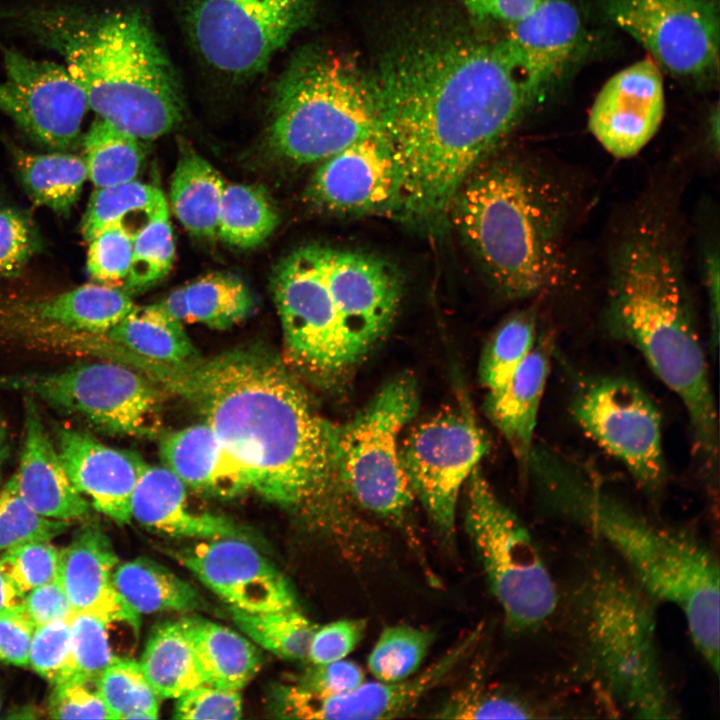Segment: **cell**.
Listing matches in <instances>:
<instances>
[{"label": "cell", "mask_w": 720, "mask_h": 720, "mask_svg": "<svg viewBox=\"0 0 720 720\" xmlns=\"http://www.w3.org/2000/svg\"><path fill=\"white\" fill-rule=\"evenodd\" d=\"M369 75L400 173L397 217L438 232L463 182L537 105L502 39L446 24L406 29Z\"/></svg>", "instance_id": "6da1fadb"}, {"label": "cell", "mask_w": 720, "mask_h": 720, "mask_svg": "<svg viewBox=\"0 0 720 720\" xmlns=\"http://www.w3.org/2000/svg\"><path fill=\"white\" fill-rule=\"evenodd\" d=\"M175 254L167 202L137 230L132 261L124 288L143 291L162 281L169 273Z\"/></svg>", "instance_id": "7bdbcfd3"}, {"label": "cell", "mask_w": 720, "mask_h": 720, "mask_svg": "<svg viewBox=\"0 0 720 720\" xmlns=\"http://www.w3.org/2000/svg\"><path fill=\"white\" fill-rule=\"evenodd\" d=\"M23 597L0 570V612L22 604Z\"/></svg>", "instance_id": "be15d7a7"}, {"label": "cell", "mask_w": 720, "mask_h": 720, "mask_svg": "<svg viewBox=\"0 0 720 720\" xmlns=\"http://www.w3.org/2000/svg\"><path fill=\"white\" fill-rule=\"evenodd\" d=\"M96 687L113 719H157L161 700L139 662L117 658L97 678Z\"/></svg>", "instance_id": "60d3db41"}, {"label": "cell", "mask_w": 720, "mask_h": 720, "mask_svg": "<svg viewBox=\"0 0 720 720\" xmlns=\"http://www.w3.org/2000/svg\"><path fill=\"white\" fill-rule=\"evenodd\" d=\"M314 0H188L186 22L215 70L248 77L263 70L310 20Z\"/></svg>", "instance_id": "7c38bea8"}, {"label": "cell", "mask_w": 720, "mask_h": 720, "mask_svg": "<svg viewBox=\"0 0 720 720\" xmlns=\"http://www.w3.org/2000/svg\"><path fill=\"white\" fill-rule=\"evenodd\" d=\"M225 183L219 172L193 150L180 154L170 185V204L192 235L213 238Z\"/></svg>", "instance_id": "4dcf8cb0"}, {"label": "cell", "mask_w": 720, "mask_h": 720, "mask_svg": "<svg viewBox=\"0 0 720 720\" xmlns=\"http://www.w3.org/2000/svg\"><path fill=\"white\" fill-rule=\"evenodd\" d=\"M117 564L107 535L95 525H86L60 549L57 577L74 612H91L138 631L140 615L122 599L112 581Z\"/></svg>", "instance_id": "cb8c5ba5"}, {"label": "cell", "mask_w": 720, "mask_h": 720, "mask_svg": "<svg viewBox=\"0 0 720 720\" xmlns=\"http://www.w3.org/2000/svg\"><path fill=\"white\" fill-rule=\"evenodd\" d=\"M131 517L153 533L176 539H247L232 520L193 508L187 486L165 466H143L131 498Z\"/></svg>", "instance_id": "484cf974"}, {"label": "cell", "mask_w": 720, "mask_h": 720, "mask_svg": "<svg viewBox=\"0 0 720 720\" xmlns=\"http://www.w3.org/2000/svg\"><path fill=\"white\" fill-rule=\"evenodd\" d=\"M536 316L522 310L505 319L484 349L479 376L487 391L505 383L536 345Z\"/></svg>", "instance_id": "ab89813d"}, {"label": "cell", "mask_w": 720, "mask_h": 720, "mask_svg": "<svg viewBox=\"0 0 720 720\" xmlns=\"http://www.w3.org/2000/svg\"><path fill=\"white\" fill-rule=\"evenodd\" d=\"M40 247L33 219L18 208L0 206V277L19 275Z\"/></svg>", "instance_id": "816d5d0a"}, {"label": "cell", "mask_w": 720, "mask_h": 720, "mask_svg": "<svg viewBox=\"0 0 720 720\" xmlns=\"http://www.w3.org/2000/svg\"><path fill=\"white\" fill-rule=\"evenodd\" d=\"M112 581L122 599L139 615L188 613L202 606V599L192 585L147 558L117 564Z\"/></svg>", "instance_id": "1f68e13d"}, {"label": "cell", "mask_w": 720, "mask_h": 720, "mask_svg": "<svg viewBox=\"0 0 720 720\" xmlns=\"http://www.w3.org/2000/svg\"><path fill=\"white\" fill-rule=\"evenodd\" d=\"M158 305L167 315L181 324L189 320L185 286L173 290L162 302L158 303Z\"/></svg>", "instance_id": "6125c7cd"}, {"label": "cell", "mask_w": 720, "mask_h": 720, "mask_svg": "<svg viewBox=\"0 0 720 720\" xmlns=\"http://www.w3.org/2000/svg\"><path fill=\"white\" fill-rule=\"evenodd\" d=\"M133 367L199 411L251 491L311 517L344 555L367 546L372 530L341 477L340 425L315 409L280 361L237 349L180 363L135 356Z\"/></svg>", "instance_id": "7a4b0ae2"}, {"label": "cell", "mask_w": 720, "mask_h": 720, "mask_svg": "<svg viewBox=\"0 0 720 720\" xmlns=\"http://www.w3.org/2000/svg\"><path fill=\"white\" fill-rule=\"evenodd\" d=\"M35 625L22 604L0 612V661L28 667L29 650Z\"/></svg>", "instance_id": "6f0895ef"}, {"label": "cell", "mask_w": 720, "mask_h": 720, "mask_svg": "<svg viewBox=\"0 0 720 720\" xmlns=\"http://www.w3.org/2000/svg\"><path fill=\"white\" fill-rule=\"evenodd\" d=\"M59 556L60 549L51 541H31L3 551L0 570L24 596L57 577Z\"/></svg>", "instance_id": "f907efd6"}, {"label": "cell", "mask_w": 720, "mask_h": 720, "mask_svg": "<svg viewBox=\"0 0 720 720\" xmlns=\"http://www.w3.org/2000/svg\"><path fill=\"white\" fill-rule=\"evenodd\" d=\"M0 387L24 392L54 410L111 435L153 437L161 427L160 387L115 360L0 376Z\"/></svg>", "instance_id": "30bf717a"}, {"label": "cell", "mask_w": 720, "mask_h": 720, "mask_svg": "<svg viewBox=\"0 0 720 720\" xmlns=\"http://www.w3.org/2000/svg\"><path fill=\"white\" fill-rule=\"evenodd\" d=\"M570 187L540 160H485L463 182L449 221L505 298L544 296L570 278Z\"/></svg>", "instance_id": "277c9868"}, {"label": "cell", "mask_w": 720, "mask_h": 720, "mask_svg": "<svg viewBox=\"0 0 720 720\" xmlns=\"http://www.w3.org/2000/svg\"><path fill=\"white\" fill-rule=\"evenodd\" d=\"M661 71L646 57L614 74L599 91L588 127L612 156H635L657 133L665 112Z\"/></svg>", "instance_id": "44dd1931"}, {"label": "cell", "mask_w": 720, "mask_h": 720, "mask_svg": "<svg viewBox=\"0 0 720 720\" xmlns=\"http://www.w3.org/2000/svg\"><path fill=\"white\" fill-rule=\"evenodd\" d=\"M166 199L157 187L135 180L96 188L90 197L81 223L85 241H90L108 226L125 223L128 216L150 217Z\"/></svg>", "instance_id": "b9f144b4"}, {"label": "cell", "mask_w": 720, "mask_h": 720, "mask_svg": "<svg viewBox=\"0 0 720 720\" xmlns=\"http://www.w3.org/2000/svg\"><path fill=\"white\" fill-rule=\"evenodd\" d=\"M481 634L480 626L474 628L424 671L402 681H364L339 695L317 694L300 686L285 687L279 695L280 714L289 718L332 720L402 717L412 712L472 653Z\"/></svg>", "instance_id": "e0dca14e"}, {"label": "cell", "mask_w": 720, "mask_h": 720, "mask_svg": "<svg viewBox=\"0 0 720 720\" xmlns=\"http://www.w3.org/2000/svg\"><path fill=\"white\" fill-rule=\"evenodd\" d=\"M170 552L230 608L249 613L298 608L286 576L246 538L197 540Z\"/></svg>", "instance_id": "ac0fdd59"}, {"label": "cell", "mask_w": 720, "mask_h": 720, "mask_svg": "<svg viewBox=\"0 0 720 720\" xmlns=\"http://www.w3.org/2000/svg\"><path fill=\"white\" fill-rule=\"evenodd\" d=\"M70 527L69 521L44 517L16 490L14 477L0 491V553L31 541H51Z\"/></svg>", "instance_id": "f6af8a7d"}, {"label": "cell", "mask_w": 720, "mask_h": 720, "mask_svg": "<svg viewBox=\"0 0 720 720\" xmlns=\"http://www.w3.org/2000/svg\"><path fill=\"white\" fill-rule=\"evenodd\" d=\"M475 18L510 26L532 12L543 0H458Z\"/></svg>", "instance_id": "91938a15"}, {"label": "cell", "mask_w": 720, "mask_h": 720, "mask_svg": "<svg viewBox=\"0 0 720 720\" xmlns=\"http://www.w3.org/2000/svg\"><path fill=\"white\" fill-rule=\"evenodd\" d=\"M18 32L60 55L101 119L140 140L182 119L173 68L146 18L135 10L94 11L66 4L5 12Z\"/></svg>", "instance_id": "3957f363"}, {"label": "cell", "mask_w": 720, "mask_h": 720, "mask_svg": "<svg viewBox=\"0 0 720 720\" xmlns=\"http://www.w3.org/2000/svg\"><path fill=\"white\" fill-rule=\"evenodd\" d=\"M309 196L318 207L335 214L396 217L401 179L383 133L358 140L322 160L310 182Z\"/></svg>", "instance_id": "d6986e66"}, {"label": "cell", "mask_w": 720, "mask_h": 720, "mask_svg": "<svg viewBox=\"0 0 720 720\" xmlns=\"http://www.w3.org/2000/svg\"><path fill=\"white\" fill-rule=\"evenodd\" d=\"M572 413L587 436L619 460L637 484L658 493L666 479L661 415L629 379L604 377L582 386Z\"/></svg>", "instance_id": "4fadbf2b"}, {"label": "cell", "mask_w": 720, "mask_h": 720, "mask_svg": "<svg viewBox=\"0 0 720 720\" xmlns=\"http://www.w3.org/2000/svg\"><path fill=\"white\" fill-rule=\"evenodd\" d=\"M366 630L363 619H340L317 627L310 642L308 656L312 664L345 659L359 644Z\"/></svg>", "instance_id": "11a10c76"}, {"label": "cell", "mask_w": 720, "mask_h": 720, "mask_svg": "<svg viewBox=\"0 0 720 720\" xmlns=\"http://www.w3.org/2000/svg\"><path fill=\"white\" fill-rule=\"evenodd\" d=\"M549 370V353L542 342L534 346L505 383L488 391L485 400L488 418L525 466L533 449L538 412Z\"/></svg>", "instance_id": "83f0119b"}, {"label": "cell", "mask_w": 720, "mask_h": 720, "mask_svg": "<svg viewBox=\"0 0 720 720\" xmlns=\"http://www.w3.org/2000/svg\"><path fill=\"white\" fill-rule=\"evenodd\" d=\"M135 233L126 224L117 223L88 241L86 267L95 283L124 286L132 261Z\"/></svg>", "instance_id": "c3c4849f"}, {"label": "cell", "mask_w": 720, "mask_h": 720, "mask_svg": "<svg viewBox=\"0 0 720 720\" xmlns=\"http://www.w3.org/2000/svg\"><path fill=\"white\" fill-rule=\"evenodd\" d=\"M507 28L505 50L529 96L541 104L582 48L580 14L568 0H543Z\"/></svg>", "instance_id": "7402d4cb"}, {"label": "cell", "mask_w": 720, "mask_h": 720, "mask_svg": "<svg viewBox=\"0 0 720 720\" xmlns=\"http://www.w3.org/2000/svg\"><path fill=\"white\" fill-rule=\"evenodd\" d=\"M278 221L277 210L262 188L225 184L216 232L222 241L240 248L257 246L272 234Z\"/></svg>", "instance_id": "d590c367"}, {"label": "cell", "mask_w": 720, "mask_h": 720, "mask_svg": "<svg viewBox=\"0 0 720 720\" xmlns=\"http://www.w3.org/2000/svg\"><path fill=\"white\" fill-rule=\"evenodd\" d=\"M159 448L164 466L197 492L227 498L251 491L245 473L205 422L166 434Z\"/></svg>", "instance_id": "4316f807"}, {"label": "cell", "mask_w": 720, "mask_h": 720, "mask_svg": "<svg viewBox=\"0 0 720 720\" xmlns=\"http://www.w3.org/2000/svg\"><path fill=\"white\" fill-rule=\"evenodd\" d=\"M419 409L415 379H391L350 421L340 425V470L358 509L402 524L415 499L403 469L399 437Z\"/></svg>", "instance_id": "9c48e42d"}, {"label": "cell", "mask_w": 720, "mask_h": 720, "mask_svg": "<svg viewBox=\"0 0 720 720\" xmlns=\"http://www.w3.org/2000/svg\"><path fill=\"white\" fill-rule=\"evenodd\" d=\"M563 516L605 541L651 599L681 611L695 649L718 675L720 574L711 548L688 530L645 517L578 466L567 482Z\"/></svg>", "instance_id": "5b68a950"}, {"label": "cell", "mask_w": 720, "mask_h": 720, "mask_svg": "<svg viewBox=\"0 0 720 720\" xmlns=\"http://www.w3.org/2000/svg\"><path fill=\"white\" fill-rule=\"evenodd\" d=\"M76 678L96 682L118 657L110 644L107 619L91 612H74L69 617Z\"/></svg>", "instance_id": "7dc6e473"}, {"label": "cell", "mask_w": 720, "mask_h": 720, "mask_svg": "<svg viewBox=\"0 0 720 720\" xmlns=\"http://www.w3.org/2000/svg\"><path fill=\"white\" fill-rule=\"evenodd\" d=\"M103 337L143 359L180 363L199 356L178 321L158 304L134 306Z\"/></svg>", "instance_id": "d6a6232c"}, {"label": "cell", "mask_w": 720, "mask_h": 720, "mask_svg": "<svg viewBox=\"0 0 720 720\" xmlns=\"http://www.w3.org/2000/svg\"><path fill=\"white\" fill-rule=\"evenodd\" d=\"M465 527L508 626L529 631L556 610L552 575L531 534L477 466L464 486Z\"/></svg>", "instance_id": "ba28073f"}, {"label": "cell", "mask_w": 720, "mask_h": 720, "mask_svg": "<svg viewBox=\"0 0 720 720\" xmlns=\"http://www.w3.org/2000/svg\"><path fill=\"white\" fill-rule=\"evenodd\" d=\"M68 619L35 627L30 645L28 666L52 685L77 675Z\"/></svg>", "instance_id": "681fc988"}, {"label": "cell", "mask_w": 720, "mask_h": 720, "mask_svg": "<svg viewBox=\"0 0 720 720\" xmlns=\"http://www.w3.org/2000/svg\"><path fill=\"white\" fill-rule=\"evenodd\" d=\"M0 111L31 138L56 150L73 147L86 110L84 90L65 66L3 49Z\"/></svg>", "instance_id": "2e32d148"}, {"label": "cell", "mask_w": 720, "mask_h": 720, "mask_svg": "<svg viewBox=\"0 0 720 720\" xmlns=\"http://www.w3.org/2000/svg\"><path fill=\"white\" fill-rule=\"evenodd\" d=\"M134 306L125 289L94 282L50 298L25 303L21 311L32 319L64 330L104 336Z\"/></svg>", "instance_id": "f1b7e54d"}, {"label": "cell", "mask_w": 720, "mask_h": 720, "mask_svg": "<svg viewBox=\"0 0 720 720\" xmlns=\"http://www.w3.org/2000/svg\"><path fill=\"white\" fill-rule=\"evenodd\" d=\"M383 133L369 71L351 57L311 49L297 56L276 87L269 144L297 164L321 162Z\"/></svg>", "instance_id": "52a82bcc"}, {"label": "cell", "mask_w": 720, "mask_h": 720, "mask_svg": "<svg viewBox=\"0 0 720 720\" xmlns=\"http://www.w3.org/2000/svg\"><path fill=\"white\" fill-rule=\"evenodd\" d=\"M321 257L329 289L362 359L397 315L402 298L399 273L385 260L359 251L321 246Z\"/></svg>", "instance_id": "ffe728a7"}, {"label": "cell", "mask_w": 720, "mask_h": 720, "mask_svg": "<svg viewBox=\"0 0 720 720\" xmlns=\"http://www.w3.org/2000/svg\"><path fill=\"white\" fill-rule=\"evenodd\" d=\"M13 477L20 497L38 514L64 521L89 515L90 503L69 480L38 404L26 394L23 446Z\"/></svg>", "instance_id": "d4e9b609"}, {"label": "cell", "mask_w": 720, "mask_h": 720, "mask_svg": "<svg viewBox=\"0 0 720 720\" xmlns=\"http://www.w3.org/2000/svg\"><path fill=\"white\" fill-rule=\"evenodd\" d=\"M602 7L661 70L688 80L717 74L720 17L715 0H602Z\"/></svg>", "instance_id": "9a60e30c"}, {"label": "cell", "mask_w": 720, "mask_h": 720, "mask_svg": "<svg viewBox=\"0 0 720 720\" xmlns=\"http://www.w3.org/2000/svg\"><path fill=\"white\" fill-rule=\"evenodd\" d=\"M242 710L239 690L202 684L176 699L173 718L234 720L242 717Z\"/></svg>", "instance_id": "db71d44e"}, {"label": "cell", "mask_w": 720, "mask_h": 720, "mask_svg": "<svg viewBox=\"0 0 720 720\" xmlns=\"http://www.w3.org/2000/svg\"><path fill=\"white\" fill-rule=\"evenodd\" d=\"M18 178L30 199L39 206L68 215L88 178L83 157L71 153L33 154L13 150Z\"/></svg>", "instance_id": "836d02e7"}, {"label": "cell", "mask_w": 720, "mask_h": 720, "mask_svg": "<svg viewBox=\"0 0 720 720\" xmlns=\"http://www.w3.org/2000/svg\"><path fill=\"white\" fill-rule=\"evenodd\" d=\"M365 681L363 669L352 661L345 659L314 664L302 677L301 688L322 695H339L347 693Z\"/></svg>", "instance_id": "9f6ffc18"}, {"label": "cell", "mask_w": 720, "mask_h": 720, "mask_svg": "<svg viewBox=\"0 0 720 720\" xmlns=\"http://www.w3.org/2000/svg\"><path fill=\"white\" fill-rule=\"evenodd\" d=\"M441 719H527L535 714L523 701L471 682L452 694L436 711Z\"/></svg>", "instance_id": "bcb514c9"}, {"label": "cell", "mask_w": 720, "mask_h": 720, "mask_svg": "<svg viewBox=\"0 0 720 720\" xmlns=\"http://www.w3.org/2000/svg\"><path fill=\"white\" fill-rule=\"evenodd\" d=\"M272 289L291 362L326 387L343 384L361 358L326 281L321 246L285 257Z\"/></svg>", "instance_id": "8fae6325"}, {"label": "cell", "mask_w": 720, "mask_h": 720, "mask_svg": "<svg viewBox=\"0 0 720 720\" xmlns=\"http://www.w3.org/2000/svg\"><path fill=\"white\" fill-rule=\"evenodd\" d=\"M707 143L712 153L718 155L719 151V106L716 105L710 112L707 125Z\"/></svg>", "instance_id": "e7e4bbea"}, {"label": "cell", "mask_w": 720, "mask_h": 720, "mask_svg": "<svg viewBox=\"0 0 720 720\" xmlns=\"http://www.w3.org/2000/svg\"><path fill=\"white\" fill-rule=\"evenodd\" d=\"M189 320L209 328L224 330L244 320L252 311L254 300L239 278L210 273L185 286Z\"/></svg>", "instance_id": "74e56055"}, {"label": "cell", "mask_w": 720, "mask_h": 720, "mask_svg": "<svg viewBox=\"0 0 720 720\" xmlns=\"http://www.w3.org/2000/svg\"><path fill=\"white\" fill-rule=\"evenodd\" d=\"M139 663L160 699H177L205 684L193 646L180 619L155 627Z\"/></svg>", "instance_id": "e575fe53"}, {"label": "cell", "mask_w": 720, "mask_h": 720, "mask_svg": "<svg viewBox=\"0 0 720 720\" xmlns=\"http://www.w3.org/2000/svg\"><path fill=\"white\" fill-rule=\"evenodd\" d=\"M22 607L35 627L68 619L74 613L58 577L26 593Z\"/></svg>", "instance_id": "680465c9"}, {"label": "cell", "mask_w": 720, "mask_h": 720, "mask_svg": "<svg viewBox=\"0 0 720 720\" xmlns=\"http://www.w3.org/2000/svg\"><path fill=\"white\" fill-rule=\"evenodd\" d=\"M83 150L88 178L96 188L135 180L145 152L142 140L101 118L86 133Z\"/></svg>", "instance_id": "8d00e7d4"}, {"label": "cell", "mask_w": 720, "mask_h": 720, "mask_svg": "<svg viewBox=\"0 0 720 720\" xmlns=\"http://www.w3.org/2000/svg\"><path fill=\"white\" fill-rule=\"evenodd\" d=\"M655 601L608 560H590L570 615L586 673L611 704L638 719L678 718L656 637Z\"/></svg>", "instance_id": "8992f818"}, {"label": "cell", "mask_w": 720, "mask_h": 720, "mask_svg": "<svg viewBox=\"0 0 720 720\" xmlns=\"http://www.w3.org/2000/svg\"><path fill=\"white\" fill-rule=\"evenodd\" d=\"M54 444L75 489L98 512L118 524L131 517V498L145 463L136 454L108 446L91 433L54 427Z\"/></svg>", "instance_id": "603a6c76"}, {"label": "cell", "mask_w": 720, "mask_h": 720, "mask_svg": "<svg viewBox=\"0 0 720 720\" xmlns=\"http://www.w3.org/2000/svg\"><path fill=\"white\" fill-rule=\"evenodd\" d=\"M488 448L485 434L463 410L443 412L420 423L400 446L414 497L446 540L454 535L461 491Z\"/></svg>", "instance_id": "5bb4252c"}, {"label": "cell", "mask_w": 720, "mask_h": 720, "mask_svg": "<svg viewBox=\"0 0 720 720\" xmlns=\"http://www.w3.org/2000/svg\"><path fill=\"white\" fill-rule=\"evenodd\" d=\"M180 620L193 646L205 684L240 691L257 674L261 655L250 640L199 616Z\"/></svg>", "instance_id": "f546056e"}, {"label": "cell", "mask_w": 720, "mask_h": 720, "mask_svg": "<svg viewBox=\"0 0 720 720\" xmlns=\"http://www.w3.org/2000/svg\"><path fill=\"white\" fill-rule=\"evenodd\" d=\"M48 714L53 719H113L96 682L81 678L53 685Z\"/></svg>", "instance_id": "f5cc1de1"}, {"label": "cell", "mask_w": 720, "mask_h": 720, "mask_svg": "<svg viewBox=\"0 0 720 720\" xmlns=\"http://www.w3.org/2000/svg\"><path fill=\"white\" fill-rule=\"evenodd\" d=\"M6 451H7V441H6V433L3 426V422L0 416V473L1 468L4 462V459L6 457Z\"/></svg>", "instance_id": "03108f58"}, {"label": "cell", "mask_w": 720, "mask_h": 720, "mask_svg": "<svg viewBox=\"0 0 720 720\" xmlns=\"http://www.w3.org/2000/svg\"><path fill=\"white\" fill-rule=\"evenodd\" d=\"M719 253L708 248L703 260L704 281L708 297L711 345L717 348L719 342Z\"/></svg>", "instance_id": "94428289"}, {"label": "cell", "mask_w": 720, "mask_h": 720, "mask_svg": "<svg viewBox=\"0 0 720 720\" xmlns=\"http://www.w3.org/2000/svg\"><path fill=\"white\" fill-rule=\"evenodd\" d=\"M434 634L409 625L386 627L368 656V668L379 681L398 682L419 670Z\"/></svg>", "instance_id": "ee69618b"}, {"label": "cell", "mask_w": 720, "mask_h": 720, "mask_svg": "<svg viewBox=\"0 0 720 720\" xmlns=\"http://www.w3.org/2000/svg\"><path fill=\"white\" fill-rule=\"evenodd\" d=\"M232 619L254 643L285 659L307 658L317 626L298 608L249 613L231 608Z\"/></svg>", "instance_id": "f35d334b"}]
</instances>
